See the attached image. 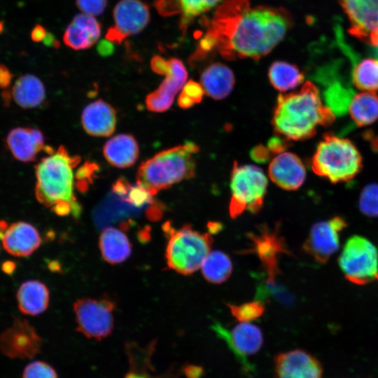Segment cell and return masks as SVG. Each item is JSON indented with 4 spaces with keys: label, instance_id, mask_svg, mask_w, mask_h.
Returning <instances> with one entry per match:
<instances>
[{
    "label": "cell",
    "instance_id": "1",
    "mask_svg": "<svg viewBox=\"0 0 378 378\" xmlns=\"http://www.w3.org/2000/svg\"><path fill=\"white\" fill-rule=\"evenodd\" d=\"M227 20L221 34L227 38L224 41L227 45L221 50L224 56L231 58L258 59L268 54L283 39L290 25L284 11L265 7H245Z\"/></svg>",
    "mask_w": 378,
    "mask_h": 378
},
{
    "label": "cell",
    "instance_id": "2",
    "mask_svg": "<svg viewBox=\"0 0 378 378\" xmlns=\"http://www.w3.org/2000/svg\"><path fill=\"white\" fill-rule=\"evenodd\" d=\"M335 119L317 87L308 80L300 90L278 97L272 123L278 136L299 141L312 137L319 126H329Z\"/></svg>",
    "mask_w": 378,
    "mask_h": 378
},
{
    "label": "cell",
    "instance_id": "3",
    "mask_svg": "<svg viewBox=\"0 0 378 378\" xmlns=\"http://www.w3.org/2000/svg\"><path fill=\"white\" fill-rule=\"evenodd\" d=\"M45 151L47 155L35 166L37 200L59 216L79 218L81 206L74 193V169L80 156L71 155L63 146L56 150L46 146Z\"/></svg>",
    "mask_w": 378,
    "mask_h": 378
},
{
    "label": "cell",
    "instance_id": "4",
    "mask_svg": "<svg viewBox=\"0 0 378 378\" xmlns=\"http://www.w3.org/2000/svg\"><path fill=\"white\" fill-rule=\"evenodd\" d=\"M198 151L196 144L187 141L157 153L139 167L136 184L154 196L176 183L192 178Z\"/></svg>",
    "mask_w": 378,
    "mask_h": 378
},
{
    "label": "cell",
    "instance_id": "5",
    "mask_svg": "<svg viewBox=\"0 0 378 378\" xmlns=\"http://www.w3.org/2000/svg\"><path fill=\"white\" fill-rule=\"evenodd\" d=\"M313 172L332 183L354 178L363 168L362 156L349 139L327 132L311 160Z\"/></svg>",
    "mask_w": 378,
    "mask_h": 378
},
{
    "label": "cell",
    "instance_id": "6",
    "mask_svg": "<svg viewBox=\"0 0 378 378\" xmlns=\"http://www.w3.org/2000/svg\"><path fill=\"white\" fill-rule=\"evenodd\" d=\"M168 237L165 258L167 266L178 274L190 275L201 267L211 252V233H202L189 225L176 229L170 223L163 226Z\"/></svg>",
    "mask_w": 378,
    "mask_h": 378
},
{
    "label": "cell",
    "instance_id": "7",
    "mask_svg": "<svg viewBox=\"0 0 378 378\" xmlns=\"http://www.w3.org/2000/svg\"><path fill=\"white\" fill-rule=\"evenodd\" d=\"M267 179L259 167L234 162L230 178V216L235 218L244 211L256 213L262 206Z\"/></svg>",
    "mask_w": 378,
    "mask_h": 378
},
{
    "label": "cell",
    "instance_id": "8",
    "mask_svg": "<svg viewBox=\"0 0 378 378\" xmlns=\"http://www.w3.org/2000/svg\"><path fill=\"white\" fill-rule=\"evenodd\" d=\"M338 265L344 277L354 284L378 282V250L363 236L354 235L346 241Z\"/></svg>",
    "mask_w": 378,
    "mask_h": 378
},
{
    "label": "cell",
    "instance_id": "9",
    "mask_svg": "<svg viewBox=\"0 0 378 378\" xmlns=\"http://www.w3.org/2000/svg\"><path fill=\"white\" fill-rule=\"evenodd\" d=\"M114 302L108 298H84L74 304L77 330L89 339L108 337L114 326Z\"/></svg>",
    "mask_w": 378,
    "mask_h": 378
},
{
    "label": "cell",
    "instance_id": "10",
    "mask_svg": "<svg viewBox=\"0 0 378 378\" xmlns=\"http://www.w3.org/2000/svg\"><path fill=\"white\" fill-rule=\"evenodd\" d=\"M211 328L216 335L227 344L246 370L251 371V365L247 360V358L256 354L261 349L263 344L261 330L249 322H241L231 330L216 321Z\"/></svg>",
    "mask_w": 378,
    "mask_h": 378
},
{
    "label": "cell",
    "instance_id": "11",
    "mask_svg": "<svg viewBox=\"0 0 378 378\" xmlns=\"http://www.w3.org/2000/svg\"><path fill=\"white\" fill-rule=\"evenodd\" d=\"M42 340L28 321L15 317L0 334V350L10 359L31 358L41 349Z\"/></svg>",
    "mask_w": 378,
    "mask_h": 378
},
{
    "label": "cell",
    "instance_id": "12",
    "mask_svg": "<svg viewBox=\"0 0 378 378\" xmlns=\"http://www.w3.org/2000/svg\"><path fill=\"white\" fill-rule=\"evenodd\" d=\"M347 226L340 216L314 223L304 244L306 253L318 263H326L340 248L341 232Z\"/></svg>",
    "mask_w": 378,
    "mask_h": 378
},
{
    "label": "cell",
    "instance_id": "13",
    "mask_svg": "<svg viewBox=\"0 0 378 378\" xmlns=\"http://www.w3.org/2000/svg\"><path fill=\"white\" fill-rule=\"evenodd\" d=\"M338 1L349 19V33L368 45L378 46V0Z\"/></svg>",
    "mask_w": 378,
    "mask_h": 378
},
{
    "label": "cell",
    "instance_id": "14",
    "mask_svg": "<svg viewBox=\"0 0 378 378\" xmlns=\"http://www.w3.org/2000/svg\"><path fill=\"white\" fill-rule=\"evenodd\" d=\"M278 231L277 227L272 230L263 226L258 233L249 234L253 243L251 251L258 256L267 274V278L261 286L269 290L281 288L276 279L279 272V258L281 254L288 252Z\"/></svg>",
    "mask_w": 378,
    "mask_h": 378
},
{
    "label": "cell",
    "instance_id": "15",
    "mask_svg": "<svg viewBox=\"0 0 378 378\" xmlns=\"http://www.w3.org/2000/svg\"><path fill=\"white\" fill-rule=\"evenodd\" d=\"M165 78L160 86L146 98L147 108L152 112H164L174 102L175 95L185 85L188 72L183 62L177 58L168 59Z\"/></svg>",
    "mask_w": 378,
    "mask_h": 378
},
{
    "label": "cell",
    "instance_id": "16",
    "mask_svg": "<svg viewBox=\"0 0 378 378\" xmlns=\"http://www.w3.org/2000/svg\"><path fill=\"white\" fill-rule=\"evenodd\" d=\"M277 378H321L322 367L312 355L301 349L278 354L274 358Z\"/></svg>",
    "mask_w": 378,
    "mask_h": 378
},
{
    "label": "cell",
    "instance_id": "17",
    "mask_svg": "<svg viewBox=\"0 0 378 378\" xmlns=\"http://www.w3.org/2000/svg\"><path fill=\"white\" fill-rule=\"evenodd\" d=\"M268 175L280 188L295 190L303 184L306 169L298 155L284 150L276 154L272 160L268 167Z\"/></svg>",
    "mask_w": 378,
    "mask_h": 378
},
{
    "label": "cell",
    "instance_id": "18",
    "mask_svg": "<svg viewBox=\"0 0 378 378\" xmlns=\"http://www.w3.org/2000/svg\"><path fill=\"white\" fill-rule=\"evenodd\" d=\"M5 142L12 155L22 162L36 160L38 154L46 147L42 132L30 127L12 129L8 133Z\"/></svg>",
    "mask_w": 378,
    "mask_h": 378
},
{
    "label": "cell",
    "instance_id": "19",
    "mask_svg": "<svg viewBox=\"0 0 378 378\" xmlns=\"http://www.w3.org/2000/svg\"><path fill=\"white\" fill-rule=\"evenodd\" d=\"M4 249L16 257H26L33 253L41 245V238L31 224L18 221L10 225L1 234Z\"/></svg>",
    "mask_w": 378,
    "mask_h": 378
},
{
    "label": "cell",
    "instance_id": "20",
    "mask_svg": "<svg viewBox=\"0 0 378 378\" xmlns=\"http://www.w3.org/2000/svg\"><path fill=\"white\" fill-rule=\"evenodd\" d=\"M113 19V27L125 38L145 28L150 20V10L140 0H121L114 8Z\"/></svg>",
    "mask_w": 378,
    "mask_h": 378
},
{
    "label": "cell",
    "instance_id": "21",
    "mask_svg": "<svg viewBox=\"0 0 378 378\" xmlns=\"http://www.w3.org/2000/svg\"><path fill=\"white\" fill-rule=\"evenodd\" d=\"M81 123L88 134L108 136L113 133L115 128V111L109 104L98 99L85 107L81 115Z\"/></svg>",
    "mask_w": 378,
    "mask_h": 378
},
{
    "label": "cell",
    "instance_id": "22",
    "mask_svg": "<svg viewBox=\"0 0 378 378\" xmlns=\"http://www.w3.org/2000/svg\"><path fill=\"white\" fill-rule=\"evenodd\" d=\"M101 34V25L92 15H76L66 29L63 39L64 43L74 50H83L91 47Z\"/></svg>",
    "mask_w": 378,
    "mask_h": 378
},
{
    "label": "cell",
    "instance_id": "23",
    "mask_svg": "<svg viewBox=\"0 0 378 378\" xmlns=\"http://www.w3.org/2000/svg\"><path fill=\"white\" fill-rule=\"evenodd\" d=\"M139 149L135 138L126 134H118L106 142L103 153L107 162L118 168L132 166L139 156Z\"/></svg>",
    "mask_w": 378,
    "mask_h": 378
},
{
    "label": "cell",
    "instance_id": "24",
    "mask_svg": "<svg viewBox=\"0 0 378 378\" xmlns=\"http://www.w3.org/2000/svg\"><path fill=\"white\" fill-rule=\"evenodd\" d=\"M200 81L206 94L214 99H222L231 92L234 84V76L229 67L216 62L204 69Z\"/></svg>",
    "mask_w": 378,
    "mask_h": 378
},
{
    "label": "cell",
    "instance_id": "25",
    "mask_svg": "<svg viewBox=\"0 0 378 378\" xmlns=\"http://www.w3.org/2000/svg\"><path fill=\"white\" fill-rule=\"evenodd\" d=\"M16 298L18 309L22 314L36 316L47 309L50 298L49 290L39 281H27L19 287Z\"/></svg>",
    "mask_w": 378,
    "mask_h": 378
},
{
    "label": "cell",
    "instance_id": "26",
    "mask_svg": "<svg viewBox=\"0 0 378 378\" xmlns=\"http://www.w3.org/2000/svg\"><path fill=\"white\" fill-rule=\"evenodd\" d=\"M99 246L103 258L110 264L125 261L132 253V244L127 235L113 227H106L102 232Z\"/></svg>",
    "mask_w": 378,
    "mask_h": 378
},
{
    "label": "cell",
    "instance_id": "27",
    "mask_svg": "<svg viewBox=\"0 0 378 378\" xmlns=\"http://www.w3.org/2000/svg\"><path fill=\"white\" fill-rule=\"evenodd\" d=\"M10 94L18 106L26 109L40 106L46 99L43 83L29 74L22 75L15 80Z\"/></svg>",
    "mask_w": 378,
    "mask_h": 378
},
{
    "label": "cell",
    "instance_id": "28",
    "mask_svg": "<svg viewBox=\"0 0 378 378\" xmlns=\"http://www.w3.org/2000/svg\"><path fill=\"white\" fill-rule=\"evenodd\" d=\"M349 57L352 64L351 79L354 86L360 90H378V59L367 57L358 60L356 53Z\"/></svg>",
    "mask_w": 378,
    "mask_h": 378
},
{
    "label": "cell",
    "instance_id": "29",
    "mask_svg": "<svg viewBox=\"0 0 378 378\" xmlns=\"http://www.w3.org/2000/svg\"><path fill=\"white\" fill-rule=\"evenodd\" d=\"M348 110L358 126L370 125L378 119V95L374 92L367 91L355 94Z\"/></svg>",
    "mask_w": 378,
    "mask_h": 378
},
{
    "label": "cell",
    "instance_id": "30",
    "mask_svg": "<svg viewBox=\"0 0 378 378\" xmlns=\"http://www.w3.org/2000/svg\"><path fill=\"white\" fill-rule=\"evenodd\" d=\"M268 77L272 85L281 92L297 88L304 79V74L296 65L284 61L273 62Z\"/></svg>",
    "mask_w": 378,
    "mask_h": 378
},
{
    "label": "cell",
    "instance_id": "31",
    "mask_svg": "<svg viewBox=\"0 0 378 378\" xmlns=\"http://www.w3.org/2000/svg\"><path fill=\"white\" fill-rule=\"evenodd\" d=\"M200 268L206 280L218 284L229 278L232 271V263L227 254L220 251H214L207 255Z\"/></svg>",
    "mask_w": 378,
    "mask_h": 378
},
{
    "label": "cell",
    "instance_id": "32",
    "mask_svg": "<svg viewBox=\"0 0 378 378\" xmlns=\"http://www.w3.org/2000/svg\"><path fill=\"white\" fill-rule=\"evenodd\" d=\"M323 92L326 105L335 115H342L347 112L354 92L336 79L326 85Z\"/></svg>",
    "mask_w": 378,
    "mask_h": 378
},
{
    "label": "cell",
    "instance_id": "33",
    "mask_svg": "<svg viewBox=\"0 0 378 378\" xmlns=\"http://www.w3.org/2000/svg\"><path fill=\"white\" fill-rule=\"evenodd\" d=\"M360 212L369 218H378V184L372 183L365 186L358 197Z\"/></svg>",
    "mask_w": 378,
    "mask_h": 378
},
{
    "label": "cell",
    "instance_id": "34",
    "mask_svg": "<svg viewBox=\"0 0 378 378\" xmlns=\"http://www.w3.org/2000/svg\"><path fill=\"white\" fill-rule=\"evenodd\" d=\"M227 306L232 316L240 322H249L257 319L265 311L262 302L257 300L239 305L227 304Z\"/></svg>",
    "mask_w": 378,
    "mask_h": 378
},
{
    "label": "cell",
    "instance_id": "35",
    "mask_svg": "<svg viewBox=\"0 0 378 378\" xmlns=\"http://www.w3.org/2000/svg\"><path fill=\"white\" fill-rule=\"evenodd\" d=\"M181 11L183 13L182 24H187L188 21L204 12H206L221 0H179Z\"/></svg>",
    "mask_w": 378,
    "mask_h": 378
},
{
    "label": "cell",
    "instance_id": "36",
    "mask_svg": "<svg viewBox=\"0 0 378 378\" xmlns=\"http://www.w3.org/2000/svg\"><path fill=\"white\" fill-rule=\"evenodd\" d=\"M204 91L198 83L189 80L186 83L178 99V105L183 108H188L199 103L203 97Z\"/></svg>",
    "mask_w": 378,
    "mask_h": 378
},
{
    "label": "cell",
    "instance_id": "37",
    "mask_svg": "<svg viewBox=\"0 0 378 378\" xmlns=\"http://www.w3.org/2000/svg\"><path fill=\"white\" fill-rule=\"evenodd\" d=\"M22 378H58L55 370L43 360H33L24 368Z\"/></svg>",
    "mask_w": 378,
    "mask_h": 378
},
{
    "label": "cell",
    "instance_id": "38",
    "mask_svg": "<svg viewBox=\"0 0 378 378\" xmlns=\"http://www.w3.org/2000/svg\"><path fill=\"white\" fill-rule=\"evenodd\" d=\"M97 169V165L94 163H85L78 169L75 175L77 179L76 186L79 190H85L88 183L92 182V176Z\"/></svg>",
    "mask_w": 378,
    "mask_h": 378
},
{
    "label": "cell",
    "instance_id": "39",
    "mask_svg": "<svg viewBox=\"0 0 378 378\" xmlns=\"http://www.w3.org/2000/svg\"><path fill=\"white\" fill-rule=\"evenodd\" d=\"M107 0H76V5L84 13L98 15L103 13Z\"/></svg>",
    "mask_w": 378,
    "mask_h": 378
},
{
    "label": "cell",
    "instance_id": "40",
    "mask_svg": "<svg viewBox=\"0 0 378 378\" xmlns=\"http://www.w3.org/2000/svg\"><path fill=\"white\" fill-rule=\"evenodd\" d=\"M155 6L162 15H170L181 11L179 0H157Z\"/></svg>",
    "mask_w": 378,
    "mask_h": 378
},
{
    "label": "cell",
    "instance_id": "41",
    "mask_svg": "<svg viewBox=\"0 0 378 378\" xmlns=\"http://www.w3.org/2000/svg\"><path fill=\"white\" fill-rule=\"evenodd\" d=\"M169 66L168 60L160 56H154L150 61L152 70L158 74L164 75Z\"/></svg>",
    "mask_w": 378,
    "mask_h": 378
},
{
    "label": "cell",
    "instance_id": "42",
    "mask_svg": "<svg viewBox=\"0 0 378 378\" xmlns=\"http://www.w3.org/2000/svg\"><path fill=\"white\" fill-rule=\"evenodd\" d=\"M271 155L267 147L264 146H255L251 152V158L255 161L260 162H266Z\"/></svg>",
    "mask_w": 378,
    "mask_h": 378
},
{
    "label": "cell",
    "instance_id": "43",
    "mask_svg": "<svg viewBox=\"0 0 378 378\" xmlns=\"http://www.w3.org/2000/svg\"><path fill=\"white\" fill-rule=\"evenodd\" d=\"M13 78V74L8 68L6 65L0 64V89L7 90L11 83Z\"/></svg>",
    "mask_w": 378,
    "mask_h": 378
},
{
    "label": "cell",
    "instance_id": "44",
    "mask_svg": "<svg viewBox=\"0 0 378 378\" xmlns=\"http://www.w3.org/2000/svg\"><path fill=\"white\" fill-rule=\"evenodd\" d=\"M98 53L102 56H109L114 51V46L109 40H101L97 46Z\"/></svg>",
    "mask_w": 378,
    "mask_h": 378
},
{
    "label": "cell",
    "instance_id": "45",
    "mask_svg": "<svg viewBox=\"0 0 378 378\" xmlns=\"http://www.w3.org/2000/svg\"><path fill=\"white\" fill-rule=\"evenodd\" d=\"M47 34L46 29L40 25H36L31 32V38L34 42H40L43 41Z\"/></svg>",
    "mask_w": 378,
    "mask_h": 378
},
{
    "label": "cell",
    "instance_id": "46",
    "mask_svg": "<svg viewBox=\"0 0 378 378\" xmlns=\"http://www.w3.org/2000/svg\"><path fill=\"white\" fill-rule=\"evenodd\" d=\"M43 41L44 45L48 47L58 48L59 46V41L55 38L54 35L51 33L46 34Z\"/></svg>",
    "mask_w": 378,
    "mask_h": 378
},
{
    "label": "cell",
    "instance_id": "47",
    "mask_svg": "<svg viewBox=\"0 0 378 378\" xmlns=\"http://www.w3.org/2000/svg\"><path fill=\"white\" fill-rule=\"evenodd\" d=\"M373 55H374V57L375 58L378 59V46L374 47V48H373Z\"/></svg>",
    "mask_w": 378,
    "mask_h": 378
},
{
    "label": "cell",
    "instance_id": "48",
    "mask_svg": "<svg viewBox=\"0 0 378 378\" xmlns=\"http://www.w3.org/2000/svg\"><path fill=\"white\" fill-rule=\"evenodd\" d=\"M4 30V22L0 21V34L2 33Z\"/></svg>",
    "mask_w": 378,
    "mask_h": 378
}]
</instances>
